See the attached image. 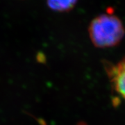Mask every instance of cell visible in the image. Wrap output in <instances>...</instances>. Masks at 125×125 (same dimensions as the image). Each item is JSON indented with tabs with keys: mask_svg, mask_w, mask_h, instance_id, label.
Returning <instances> with one entry per match:
<instances>
[{
	"mask_svg": "<svg viewBox=\"0 0 125 125\" xmlns=\"http://www.w3.org/2000/svg\"><path fill=\"white\" fill-rule=\"evenodd\" d=\"M88 32L93 44L98 48L115 47L120 44L125 35L122 21L112 14H102L94 18Z\"/></svg>",
	"mask_w": 125,
	"mask_h": 125,
	"instance_id": "cell-1",
	"label": "cell"
},
{
	"mask_svg": "<svg viewBox=\"0 0 125 125\" xmlns=\"http://www.w3.org/2000/svg\"><path fill=\"white\" fill-rule=\"evenodd\" d=\"M106 70L113 88L125 99V57L116 64L106 65Z\"/></svg>",
	"mask_w": 125,
	"mask_h": 125,
	"instance_id": "cell-2",
	"label": "cell"
},
{
	"mask_svg": "<svg viewBox=\"0 0 125 125\" xmlns=\"http://www.w3.org/2000/svg\"><path fill=\"white\" fill-rule=\"evenodd\" d=\"M77 0H47L49 9L57 12H67L76 5Z\"/></svg>",
	"mask_w": 125,
	"mask_h": 125,
	"instance_id": "cell-3",
	"label": "cell"
},
{
	"mask_svg": "<svg viewBox=\"0 0 125 125\" xmlns=\"http://www.w3.org/2000/svg\"><path fill=\"white\" fill-rule=\"evenodd\" d=\"M37 61L40 62H45V55L42 53H39L37 55Z\"/></svg>",
	"mask_w": 125,
	"mask_h": 125,
	"instance_id": "cell-4",
	"label": "cell"
}]
</instances>
